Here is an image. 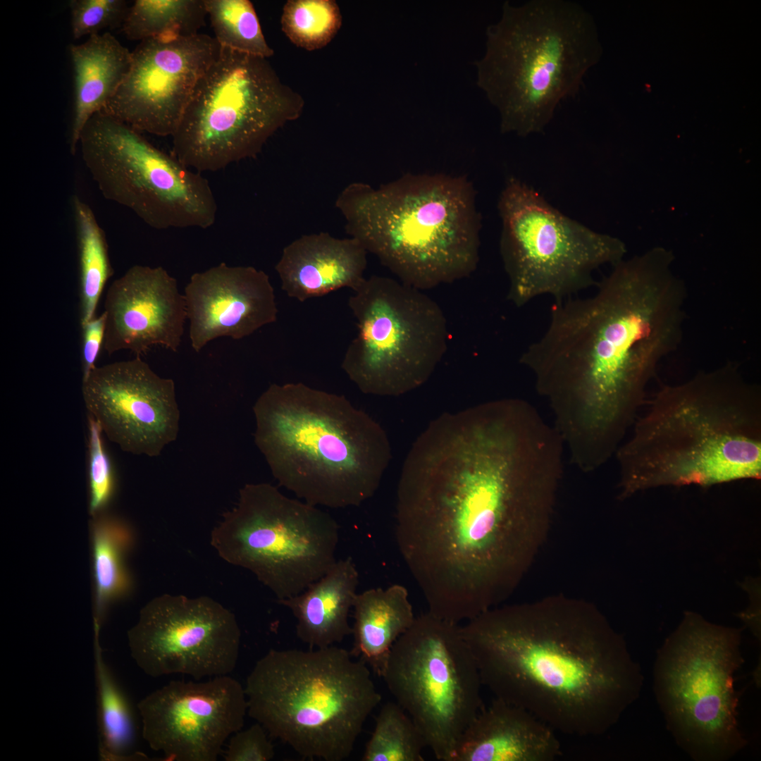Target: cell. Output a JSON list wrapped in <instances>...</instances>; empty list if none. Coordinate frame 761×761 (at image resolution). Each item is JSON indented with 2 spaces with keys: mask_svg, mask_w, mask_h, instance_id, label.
I'll use <instances>...</instances> for the list:
<instances>
[{
  "mask_svg": "<svg viewBox=\"0 0 761 761\" xmlns=\"http://www.w3.org/2000/svg\"><path fill=\"white\" fill-rule=\"evenodd\" d=\"M564 451L553 424L513 397L445 412L417 437L395 538L428 612L459 624L510 596L547 537Z\"/></svg>",
  "mask_w": 761,
  "mask_h": 761,
  "instance_id": "cell-1",
  "label": "cell"
},
{
  "mask_svg": "<svg viewBox=\"0 0 761 761\" xmlns=\"http://www.w3.org/2000/svg\"><path fill=\"white\" fill-rule=\"evenodd\" d=\"M674 259L657 247L614 264L593 295L557 302L547 329L519 359L581 469L615 455L658 364L681 342L687 291Z\"/></svg>",
  "mask_w": 761,
  "mask_h": 761,
  "instance_id": "cell-2",
  "label": "cell"
},
{
  "mask_svg": "<svg viewBox=\"0 0 761 761\" xmlns=\"http://www.w3.org/2000/svg\"><path fill=\"white\" fill-rule=\"evenodd\" d=\"M461 632L483 686L555 731L600 736L640 696L639 664L586 600L557 595L497 606Z\"/></svg>",
  "mask_w": 761,
  "mask_h": 761,
  "instance_id": "cell-3",
  "label": "cell"
},
{
  "mask_svg": "<svg viewBox=\"0 0 761 761\" xmlns=\"http://www.w3.org/2000/svg\"><path fill=\"white\" fill-rule=\"evenodd\" d=\"M615 453L619 497L761 478V389L736 363L663 385Z\"/></svg>",
  "mask_w": 761,
  "mask_h": 761,
  "instance_id": "cell-4",
  "label": "cell"
},
{
  "mask_svg": "<svg viewBox=\"0 0 761 761\" xmlns=\"http://www.w3.org/2000/svg\"><path fill=\"white\" fill-rule=\"evenodd\" d=\"M254 442L278 483L314 506L358 507L392 458L382 426L344 395L271 384L256 400Z\"/></svg>",
  "mask_w": 761,
  "mask_h": 761,
  "instance_id": "cell-5",
  "label": "cell"
},
{
  "mask_svg": "<svg viewBox=\"0 0 761 761\" xmlns=\"http://www.w3.org/2000/svg\"><path fill=\"white\" fill-rule=\"evenodd\" d=\"M335 206L349 237L405 285L431 290L478 266L481 216L464 176L407 173L377 188L353 182Z\"/></svg>",
  "mask_w": 761,
  "mask_h": 761,
  "instance_id": "cell-6",
  "label": "cell"
},
{
  "mask_svg": "<svg viewBox=\"0 0 761 761\" xmlns=\"http://www.w3.org/2000/svg\"><path fill=\"white\" fill-rule=\"evenodd\" d=\"M486 36L477 84L497 109L501 132L521 137L544 130L600 54L591 15L569 0L505 1Z\"/></svg>",
  "mask_w": 761,
  "mask_h": 761,
  "instance_id": "cell-7",
  "label": "cell"
},
{
  "mask_svg": "<svg viewBox=\"0 0 761 761\" xmlns=\"http://www.w3.org/2000/svg\"><path fill=\"white\" fill-rule=\"evenodd\" d=\"M247 713L304 758L342 761L381 700L368 666L331 645L271 650L247 678Z\"/></svg>",
  "mask_w": 761,
  "mask_h": 761,
  "instance_id": "cell-8",
  "label": "cell"
},
{
  "mask_svg": "<svg viewBox=\"0 0 761 761\" xmlns=\"http://www.w3.org/2000/svg\"><path fill=\"white\" fill-rule=\"evenodd\" d=\"M741 631L686 612L657 652V702L676 743L695 761H725L748 744L734 686L744 663Z\"/></svg>",
  "mask_w": 761,
  "mask_h": 761,
  "instance_id": "cell-9",
  "label": "cell"
},
{
  "mask_svg": "<svg viewBox=\"0 0 761 761\" xmlns=\"http://www.w3.org/2000/svg\"><path fill=\"white\" fill-rule=\"evenodd\" d=\"M304 106L267 58L221 47L171 136L174 156L197 172L254 157Z\"/></svg>",
  "mask_w": 761,
  "mask_h": 761,
  "instance_id": "cell-10",
  "label": "cell"
},
{
  "mask_svg": "<svg viewBox=\"0 0 761 761\" xmlns=\"http://www.w3.org/2000/svg\"><path fill=\"white\" fill-rule=\"evenodd\" d=\"M339 533L335 519L317 506L269 483H247L212 530L211 543L280 600L301 593L335 564Z\"/></svg>",
  "mask_w": 761,
  "mask_h": 761,
  "instance_id": "cell-11",
  "label": "cell"
},
{
  "mask_svg": "<svg viewBox=\"0 0 761 761\" xmlns=\"http://www.w3.org/2000/svg\"><path fill=\"white\" fill-rule=\"evenodd\" d=\"M348 299L357 334L341 366L364 394L400 396L423 385L445 354L449 333L440 305L391 278H365Z\"/></svg>",
  "mask_w": 761,
  "mask_h": 761,
  "instance_id": "cell-12",
  "label": "cell"
},
{
  "mask_svg": "<svg viewBox=\"0 0 761 761\" xmlns=\"http://www.w3.org/2000/svg\"><path fill=\"white\" fill-rule=\"evenodd\" d=\"M497 209L507 299L517 307L540 296L572 297L595 283L599 267L624 259L621 240L563 214L519 178L507 180Z\"/></svg>",
  "mask_w": 761,
  "mask_h": 761,
  "instance_id": "cell-13",
  "label": "cell"
},
{
  "mask_svg": "<svg viewBox=\"0 0 761 761\" xmlns=\"http://www.w3.org/2000/svg\"><path fill=\"white\" fill-rule=\"evenodd\" d=\"M78 146L104 197L150 227L207 228L214 223L218 206L209 181L138 130L100 111L85 125Z\"/></svg>",
  "mask_w": 761,
  "mask_h": 761,
  "instance_id": "cell-14",
  "label": "cell"
},
{
  "mask_svg": "<svg viewBox=\"0 0 761 761\" xmlns=\"http://www.w3.org/2000/svg\"><path fill=\"white\" fill-rule=\"evenodd\" d=\"M436 759L452 761L483 707L477 664L459 624L427 612L394 643L382 676Z\"/></svg>",
  "mask_w": 761,
  "mask_h": 761,
  "instance_id": "cell-15",
  "label": "cell"
},
{
  "mask_svg": "<svg viewBox=\"0 0 761 761\" xmlns=\"http://www.w3.org/2000/svg\"><path fill=\"white\" fill-rule=\"evenodd\" d=\"M131 656L147 675L195 680L229 675L239 657L235 614L208 596L163 594L147 602L128 631Z\"/></svg>",
  "mask_w": 761,
  "mask_h": 761,
  "instance_id": "cell-16",
  "label": "cell"
},
{
  "mask_svg": "<svg viewBox=\"0 0 761 761\" xmlns=\"http://www.w3.org/2000/svg\"><path fill=\"white\" fill-rule=\"evenodd\" d=\"M142 737L165 760L216 761L225 742L242 729L245 688L229 675L202 682L172 681L137 705Z\"/></svg>",
  "mask_w": 761,
  "mask_h": 761,
  "instance_id": "cell-17",
  "label": "cell"
},
{
  "mask_svg": "<svg viewBox=\"0 0 761 761\" xmlns=\"http://www.w3.org/2000/svg\"><path fill=\"white\" fill-rule=\"evenodd\" d=\"M205 34L143 40L102 111L139 132L172 136L199 79L220 51Z\"/></svg>",
  "mask_w": 761,
  "mask_h": 761,
  "instance_id": "cell-18",
  "label": "cell"
},
{
  "mask_svg": "<svg viewBox=\"0 0 761 761\" xmlns=\"http://www.w3.org/2000/svg\"><path fill=\"white\" fill-rule=\"evenodd\" d=\"M88 414L126 452L158 457L179 431L174 381L157 375L141 357L96 366L82 378Z\"/></svg>",
  "mask_w": 761,
  "mask_h": 761,
  "instance_id": "cell-19",
  "label": "cell"
},
{
  "mask_svg": "<svg viewBox=\"0 0 761 761\" xmlns=\"http://www.w3.org/2000/svg\"><path fill=\"white\" fill-rule=\"evenodd\" d=\"M103 349L141 357L154 346L177 352L187 320L184 295L161 266L135 265L109 287Z\"/></svg>",
  "mask_w": 761,
  "mask_h": 761,
  "instance_id": "cell-20",
  "label": "cell"
},
{
  "mask_svg": "<svg viewBox=\"0 0 761 761\" xmlns=\"http://www.w3.org/2000/svg\"><path fill=\"white\" fill-rule=\"evenodd\" d=\"M192 348L221 337L240 340L277 320L274 289L264 271L221 263L192 275L183 293Z\"/></svg>",
  "mask_w": 761,
  "mask_h": 761,
  "instance_id": "cell-21",
  "label": "cell"
},
{
  "mask_svg": "<svg viewBox=\"0 0 761 761\" xmlns=\"http://www.w3.org/2000/svg\"><path fill=\"white\" fill-rule=\"evenodd\" d=\"M367 254L351 237L306 234L283 248L275 270L285 294L304 302L341 288H357L366 278Z\"/></svg>",
  "mask_w": 761,
  "mask_h": 761,
  "instance_id": "cell-22",
  "label": "cell"
},
{
  "mask_svg": "<svg viewBox=\"0 0 761 761\" xmlns=\"http://www.w3.org/2000/svg\"><path fill=\"white\" fill-rule=\"evenodd\" d=\"M555 731L528 710L495 698L462 735L452 761H553Z\"/></svg>",
  "mask_w": 761,
  "mask_h": 761,
  "instance_id": "cell-23",
  "label": "cell"
},
{
  "mask_svg": "<svg viewBox=\"0 0 761 761\" xmlns=\"http://www.w3.org/2000/svg\"><path fill=\"white\" fill-rule=\"evenodd\" d=\"M359 573L353 559L337 560L319 579L293 597L278 600L296 619V634L311 648L341 643L352 634L349 613L357 594Z\"/></svg>",
  "mask_w": 761,
  "mask_h": 761,
  "instance_id": "cell-24",
  "label": "cell"
},
{
  "mask_svg": "<svg viewBox=\"0 0 761 761\" xmlns=\"http://www.w3.org/2000/svg\"><path fill=\"white\" fill-rule=\"evenodd\" d=\"M74 76L70 151L74 154L85 125L102 111L125 78L132 52L111 33L94 35L69 48Z\"/></svg>",
  "mask_w": 761,
  "mask_h": 761,
  "instance_id": "cell-25",
  "label": "cell"
},
{
  "mask_svg": "<svg viewBox=\"0 0 761 761\" xmlns=\"http://www.w3.org/2000/svg\"><path fill=\"white\" fill-rule=\"evenodd\" d=\"M352 608L349 653L382 677L394 643L416 618L408 590L400 584L370 588L357 594Z\"/></svg>",
  "mask_w": 761,
  "mask_h": 761,
  "instance_id": "cell-26",
  "label": "cell"
},
{
  "mask_svg": "<svg viewBox=\"0 0 761 761\" xmlns=\"http://www.w3.org/2000/svg\"><path fill=\"white\" fill-rule=\"evenodd\" d=\"M90 528L94 629L99 631L110 605L130 591L131 582L124 555L131 536L124 522L106 511L92 516Z\"/></svg>",
  "mask_w": 761,
  "mask_h": 761,
  "instance_id": "cell-27",
  "label": "cell"
},
{
  "mask_svg": "<svg viewBox=\"0 0 761 761\" xmlns=\"http://www.w3.org/2000/svg\"><path fill=\"white\" fill-rule=\"evenodd\" d=\"M80 263V323L95 317L97 307L112 268L105 234L90 206L78 196L72 199Z\"/></svg>",
  "mask_w": 761,
  "mask_h": 761,
  "instance_id": "cell-28",
  "label": "cell"
},
{
  "mask_svg": "<svg viewBox=\"0 0 761 761\" xmlns=\"http://www.w3.org/2000/svg\"><path fill=\"white\" fill-rule=\"evenodd\" d=\"M207 15L204 0H137L122 24L126 37L140 42L197 34Z\"/></svg>",
  "mask_w": 761,
  "mask_h": 761,
  "instance_id": "cell-29",
  "label": "cell"
},
{
  "mask_svg": "<svg viewBox=\"0 0 761 761\" xmlns=\"http://www.w3.org/2000/svg\"><path fill=\"white\" fill-rule=\"evenodd\" d=\"M95 634L96 671L99 693L100 754L108 760L144 758L131 755L135 725L130 704L101 657Z\"/></svg>",
  "mask_w": 761,
  "mask_h": 761,
  "instance_id": "cell-30",
  "label": "cell"
},
{
  "mask_svg": "<svg viewBox=\"0 0 761 761\" xmlns=\"http://www.w3.org/2000/svg\"><path fill=\"white\" fill-rule=\"evenodd\" d=\"M220 47L268 58L273 55L248 0H204Z\"/></svg>",
  "mask_w": 761,
  "mask_h": 761,
  "instance_id": "cell-31",
  "label": "cell"
},
{
  "mask_svg": "<svg viewBox=\"0 0 761 761\" xmlns=\"http://www.w3.org/2000/svg\"><path fill=\"white\" fill-rule=\"evenodd\" d=\"M425 747L426 741L409 715L397 702H388L376 717L361 760L423 761Z\"/></svg>",
  "mask_w": 761,
  "mask_h": 761,
  "instance_id": "cell-32",
  "label": "cell"
},
{
  "mask_svg": "<svg viewBox=\"0 0 761 761\" xmlns=\"http://www.w3.org/2000/svg\"><path fill=\"white\" fill-rule=\"evenodd\" d=\"M280 23L294 44L314 51L334 38L342 25V16L335 1L290 0L283 7Z\"/></svg>",
  "mask_w": 761,
  "mask_h": 761,
  "instance_id": "cell-33",
  "label": "cell"
},
{
  "mask_svg": "<svg viewBox=\"0 0 761 761\" xmlns=\"http://www.w3.org/2000/svg\"><path fill=\"white\" fill-rule=\"evenodd\" d=\"M89 512L92 516L106 511L116 492V476L104 445L99 424L88 414Z\"/></svg>",
  "mask_w": 761,
  "mask_h": 761,
  "instance_id": "cell-34",
  "label": "cell"
},
{
  "mask_svg": "<svg viewBox=\"0 0 761 761\" xmlns=\"http://www.w3.org/2000/svg\"><path fill=\"white\" fill-rule=\"evenodd\" d=\"M69 6L72 34L76 39L122 25L129 8L123 0H72Z\"/></svg>",
  "mask_w": 761,
  "mask_h": 761,
  "instance_id": "cell-35",
  "label": "cell"
},
{
  "mask_svg": "<svg viewBox=\"0 0 761 761\" xmlns=\"http://www.w3.org/2000/svg\"><path fill=\"white\" fill-rule=\"evenodd\" d=\"M264 727L259 722L239 730L230 738L225 752L226 761H268L273 758V745Z\"/></svg>",
  "mask_w": 761,
  "mask_h": 761,
  "instance_id": "cell-36",
  "label": "cell"
},
{
  "mask_svg": "<svg viewBox=\"0 0 761 761\" xmlns=\"http://www.w3.org/2000/svg\"><path fill=\"white\" fill-rule=\"evenodd\" d=\"M82 326V378L87 377L96 367L95 363L103 348L106 314L103 312Z\"/></svg>",
  "mask_w": 761,
  "mask_h": 761,
  "instance_id": "cell-37",
  "label": "cell"
}]
</instances>
